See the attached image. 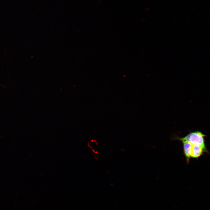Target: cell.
I'll use <instances>...</instances> for the list:
<instances>
[{
  "label": "cell",
  "instance_id": "6da1fadb",
  "mask_svg": "<svg viewBox=\"0 0 210 210\" xmlns=\"http://www.w3.org/2000/svg\"><path fill=\"white\" fill-rule=\"evenodd\" d=\"M172 139L182 141H187L193 145L202 146L206 151L209 152L205 144V137L206 136L199 131L191 132L184 137H181L175 134L172 136Z\"/></svg>",
  "mask_w": 210,
  "mask_h": 210
},
{
  "label": "cell",
  "instance_id": "7a4b0ae2",
  "mask_svg": "<svg viewBox=\"0 0 210 210\" xmlns=\"http://www.w3.org/2000/svg\"><path fill=\"white\" fill-rule=\"evenodd\" d=\"M181 142L183 144V154L186 158L187 163L188 164L191 158L192 144L187 141H182Z\"/></svg>",
  "mask_w": 210,
  "mask_h": 210
},
{
  "label": "cell",
  "instance_id": "3957f363",
  "mask_svg": "<svg viewBox=\"0 0 210 210\" xmlns=\"http://www.w3.org/2000/svg\"><path fill=\"white\" fill-rule=\"evenodd\" d=\"M204 153H209L202 146L198 145L192 144L191 158L198 159Z\"/></svg>",
  "mask_w": 210,
  "mask_h": 210
}]
</instances>
